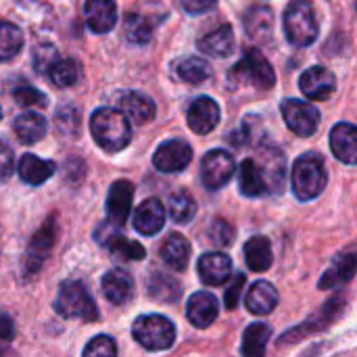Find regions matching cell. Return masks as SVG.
I'll return each instance as SVG.
<instances>
[{
  "label": "cell",
  "instance_id": "603a6c76",
  "mask_svg": "<svg viewBox=\"0 0 357 357\" xmlns=\"http://www.w3.org/2000/svg\"><path fill=\"white\" fill-rule=\"evenodd\" d=\"M234 46H236L234 29L228 23L215 27L213 31L205 33L199 40V50L205 52V54H209V56H218V59H224V56L232 54Z\"/></svg>",
  "mask_w": 357,
  "mask_h": 357
},
{
  "label": "cell",
  "instance_id": "7bdbcfd3",
  "mask_svg": "<svg viewBox=\"0 0 357 357\" xmlns=\"http://www.w3.org/2000/svg\"><path fill=\"white\" fill-rule=\"evenodd\" d=\"M245 282H247V276L245 274H234V278H232V282H230V287H228V291L224 295V305L228 310H236V305L241 301V291H243Z\"/></svg>",
  "mask_w": 357,
  "mask_h": 357
},
{
  "label": "cell",
  "instance_id": "9a60e30c",
  "mask_svg": "<svg viewBox=\"0 0 357 357\" xmlns=\"http://www.w3.org/2000/svg\"><path fill=\"white\" fill-rule=\"evenodd\" d=\"M117 102H119V111L126 113L136 123H149L157 115L155 100L140 90H128V92L119 94Z\"/></svg>",
  "mask_w": 357,
  "mask_h": 357
},
{
  "label": "cell",
  "instance_id": "277c9868",
  "mask_svg": "<svg viewBox=\"0 0 357 357\" xmlns=\"http://www.w3.org/2000/svg\"><path fill=\"white\" fill-rule=\"evenodd\" d=\"M54 310L61 318L67 320H86V322L98 320L96 303L82 280H65L59 287Z\"/></svg>",
  "mask_w": 357,
  "mask_h": 357
},
{
  "label": "cell",
  "instance_id": "1f68e13d",
  "mask_svg": "<svg viewBox=\"0 0 357 357\" xmlns=\"http://www.w3.org/2000/svg\"><path fill=\"white\" fill-rule=\"evenodd\" d=\"M182 287L178 280H174L172 276H165L161 272H155L149 280V295L157 301L163 303H176L180 299Z\"/></svg>",
  "mask_w": 357,
  "mask_h": 357
},
{
  "label": "cell",
  "instance_id": "4dcf8cb0",
  "mask_svg": "<svg viewBox=\"0 0 357 357\" xmlns=\"http://www.w3.org/2000/svg\"><path fill=\"white\" fill-rule=\"evenodd\" d=\"M155 25L140 13H128L123 17V36L130 44H149L153 40Z\"/></svg>",
  "mask_w": 357,
  "mask_h": 357
},
{
  "label": "cell",
  "instance_id": "8d00e7d4",
  "mask_svg": "<svg viewBox=\"0 0 357 357\" xmlns=\"http://www.w3.org/2000/svg\"><path fill=\"white\" fill-rule=\"evenodd\" d=\"M48 75L50 82L59 88H69L77 82L79 77V65L73 59H56L50 67H48Z\"/></svg>",
  "mask_w": 357,
  "mask_h": 357
},
{
  "label": "cell",
  "instance_id": "8fae6325",
  "mask_svg": "<svg viewBox=\"0 0 357 357\" xmlns=\"http://www.w3.org/2000/svg\"><path fill=\"white\" fill-rule=\"evenodd\" d=\"M299 88L310 100H328L337 90V79L326 67L314 65L301 73Z\"/></svg>",
  "mask_w": 357,
  "mask_h": 357
},
{
  "label": "cell",
  "instance_id": "9c48e42d",
  "mask_svg": "<svg viewBox=\"0 0 357 357\" xmlns=\"http://www.w3.org/2000/svg\"><path fill=\"white\" fill-rule=\"evenodd\" d=\"M192 161V146L182 138L165 140L157 146L153 155V165L163 174H176L190 165Z\"/></svg>",
  "mask_w": 357,
  "mask_h": 357
},
{
  "label": "cell",
  "instance_id": "4fadbf2b",
  "mask_svg": "<svg viewBox=\"0 0 357 357\" xmlns=\"http://www.w3.org/2000/svg\"><path fill=\"white\" fill-rule=\"evenodd\" d=\"M218 314H220V303L213 293L199 291V293L190 295L188 305H186V316L192 326L207 328L218 320Z\"/></svg>",
  "mask_w": 357,
  "mask_h": 357
},
{
  "label": "cell",
  "instance_id": "b9f144b4",
  "mask_svg": "<svg viewBox=\"0 0 357 357\" xmlns=\"http://www.w3.org/2000/svg\"><path fill=\"white\" fill-rule=\"evenodd\" d=\"M59 59V52L52 44H40L36 50H33V69L38 73H44L48 71V67Z\"/></svg>",
  "mask_w": 357,
  "mask_h": 357
},
{
  "label": "cell",
  "instance_id": "7402d4cb",
  "mask_svg": "<svg viewBox=\"0 0 357 357\" xmlns=\"http://www.w3.org/2000/svg\"><path fill=\"white\" fill-rule=\"evenodd\" d=\"M356 274V251L349 249L347 253H341L335 264L324 272V276L320 278L318 287L322 291H333V289H339L343 284H347Z\"/></svg>",
  "mask_w": 357,
  "mask_h": 357
},
{
  "label": "cell",
  "instance_id": "ba28073f",
  "mask_svg": "<svg viewBox=\"0 0 357 357\" xmlns=\"http://www.w3.org/2000/svg\"><path fill=\"white\" fill-rule=\"evenodd\" d=\"M234 169H236L234 157L222 149H213L203 157L201 180L209 190H218L230 182V178L234 176Z\"/></svg>",
  "mask_w": 357,
  "mask_h": 357
},
{
  "label": "cell",
  "instance_id": "52a82bcc",
  "mask_svg": "<svg viewBox=\"0 0 357 357\" xmlns=\"http://www.w3.org/2000/svg\"><path fill=\"white\" fill-rule=\"evenodd\" d=\"M284 123L289 126V130L297 136L310 138L316 134L318 126H320V111L299 98H287L280 105Z\"/></svg>",
  "mask_w": 357,
  "mask_h": 357
},
{
  "label": "cell",
  "instance_id": "e0dca14e",
  "mask_svg": "<svg viewBox=\"0 0 357 357\" xmlns=\"http://www.w3.org/2000/svg\"><path fill=\"white\" fill-rule=\"evenodd\" d=\"M331 149L335 157L347 165H356L357 161V130L354 123L341 121L331 132Z\"/></svg>",
  "mask_w": 357,
  "mask_h": 357
},
{
  "label": "cell",
  "instance_id": "836d02e7",
  "mask_svg": "<svg viewBox=\"0 0 357 357\" xmlns=\"http://www.w3.org/2000/svg\"><path fill=\"white\" fill-rule=\"evenodd\" d=\"M176 73L186 84H203L205 79L211 77L213 69H211V65L205 59H201V56H188V59H184V61H180L176 65Z\"/></svg>",
  "mask_w": 357,
  "mask_h": 357
},
{
  "label": "cell",
  "instance_id": "ac0fdd59",
  "mask_svg": "<svg viewBox=\"0 0 357 357\" xmlns=\"http://www.w3.org/2000/svg\"><path fill=\"white\" fill-rule=\"evenodd\" d=\"M117 23L115 0H86V25L94 33H107Z\"/></svg>",
  "mask_w": 357,
  "mask_h": 357
},
{
  "label": "cell",
  "instance_id": "f6af8a7d",
  "mask_svg": "<svg viewBox=\"0 0 357 357\" xmlns=\"http://www.w3.org/2000/svg\"><path fill=\"white\" fill-rule=\"evenodd\" d=\"M218 0H182V6L186 13L190 15H201V13H207L215 6Z\"/></svg>",
  "mask_w": 357,
  "mask_h": 357
},
{
  "label": "cell",
  "instance_id": "d6a6232c",
  "mask_svg": "<svg viewBox=\"0 0 357 357\" xmlns=\"http://www.w3.org/2000/svg\"><path fill=\"white\" fill-rule=\"evenodd\" d=\"M23 48V29L10 21H0V63L15 59Z\"/></svg>",
  "mask_w": 357,
  "mask_h": 357
},
{
  "label": "cell",
  "instance_id": "2e32d148",
  "mask_svg": "<svg viewBox=\"0 0 357 357\" xmlns=\"http://www.w3.org/2000/svg\"><path fill=\"white\" fill-rule=\"evenodd\" d=\"M165 224V207L157 197H151L146 201L140 203V207L134 213V228L144 234V236H153L157 234Z\"/></svg>",
  "mask_w": 357,
  "mask_h": 357
},
{
  "label": "cell",
  "instance_id": "ee69618b",
  "mask_svg": "<svg viewBox=\"0 0 357 357\" xmlns=\"http://www.w3.org/2000/svg\"><path fill=\"white\" fill-rule=\"evenodd\" d=\"M13 167H15V155H13V149L0 140V182H6L13 174Z\"/></svg>",
  "mask_w": 357,
  "mask_h": 357
},
{
  "label": "cell",
  "instance_id": "60d3db41",
  "mask_svg": "<svg viewBox=\"0 0 357 357\" xmlns=\"http://www.w3.org/2000/svg\"><path fill=\"white\" fill-rule=\"evenodd\" d=\"M84 356L86 357H94V356H105V357H113L117 356V345L111 337H94L86 347H84Z\"/></svg>",
  "mask_w": 357,
  "mask_h": 357
},
{
  "label": "cell",
  "instance_id": "4316f807",
  "mask_svg": "<svg viewBox=\"0 0 357 357\" xmlns=\"http://www.w3.org/2000/svg\"><path fill=\"white\" fill-rule=\"evenodd\" d=\"M238 190H241V195H245L249 199H257V197L268 192L266 180L261 176V169H259L257 161L245 159L241 163V169H238Z\"/></svg>",
  "mask_w": 357,
  "mask_h": 357
},
{
  "label": "cell",
  "instance_id": "30bf717a",
  "mask_svg": "<svg viewBox=\"0 0 357 357\" xmlns=\"http://www.w3.org/2000/svg\"><path fill=\"white\" fill-rule=\"evenodd\" d=\"M220 107L213 98L209 96H199L190 102L188 111H186V121H188V128L199 134V136H205L209 132L215 130V126L220 123Z\"/></svg>",
  "mask_w": 357,
  "mask_h": 357
},
{
  "label": "cell",
  "instance_id": "3957f363",
  "mask_svg": "<svg viewBox=\"0 0 357 357\" xmlns=\"http://www.w3.org/2000/svg\"><path fill=\"white\" fill-rule=\"evenodd\" d=\"M284 33L293 46L305 48L318 40L320 23L310 0H293L284 10Z\"/></svg>",
  "mask_w": 357,
  "mask_h": 357
},
{
  "label": "cell",
  "instance_id": "6da1fadb",
  "mask_svg": "<svg viewBox=\"0 0 357 357\" xmlns=\"http://www.w3.org/2000/svg\"><path fill=\"white\" fill-rule=\"evenodd\" d=\"M90 132L96 144L107 153L123 151L132 140V126L119 109L100 107L90 117Z\"/></svg>",
  "mask_w": 357,
  "mask_h": 357
},
{
  "label": "cell",
  "instance_id": "cb8c5ba5",
  "mask_svg": "<svg viewBox=\"0 0 357 357\" xmlns=\"http://www.w3.org/2000/svg\"><path fill=\"white\" fill-rule=\"evenodd\" d=\"M56 172V163L48 159H40L38 155H23L19 161V178L29 186H40L50 180Z\"/></svg>",
  "mask_w": 357,
  "mask_h": 357
},
{
  "label": "cell",
  "instance_id": "f35d334b",
  "mask_svg": "<svg viewBox=\"0 0 357 357\" xmlns=\"http://www.w3.org/2000/svg\"><path fill=\"white\" fill-rule=\"evenodd\" d=\"M207 236H209V243L215 245V247H230L234 243V238H236V230H234V226L228 220L218 218L209 226Z\"/></svg>",
  "mask_w": 357,
  "mask_h": 357
},
{
  "label": "cell",
  "instance_id": "484cf974",
  "mask_svg": "<svg viewBox=\"0 0 357 357\" xmlns=\"http://www.w3.org/2000/svg\"><path fill=\"white\" fill-rule=\"evenodd\" d=\"M13 130L21 144H36L46 136L48 123H46L44 115H40L36 111H25L15 119Z\"/></svg>",
  "mask_w": 357,
  "mask_h": 357
},
{
  "label": "cell",
  "instance_id": "5bb4252c",
  "mask_svg": "<svg viewBox=\"0 0 357 357\" xmlns=\"http://www.w3.org/2000/svg\"><path fill=\"white\" fill-rule=\"evenodd\" d=\"M197 270L207 287H222L232 276V259L226 253H205L199 259Z\"/></svg>",
  "mask_w": 357,
  "mask_h": 357
},
{
  "label": "cell",
  "instance_id": "f546056e",
  "mask_svg": "<svg viewBox=\"0 0 357 357\" xmlns=\"http://www.w3.org/2000/svg\"><path fill=\"white\" fill-rule=\"evenodd\" d=\"M272 339V328L266 322H255L247 326L243 335V356L245 357H261L266 354V347Z\"/></svg>",
  "mask_w": 357,
  "mask_h": 357
},
{
  "label": "cell",
  "instance_id": "e575fe53",
  "mask_svg": "<svg viewBox=\"0 0 357 357\" xmlns=\"http://www.w3.org/2000/svg\"><path fill=\"white\" fill-rule=\"evenodd\" d=\"M169 215L176 224H188L197 215V201L184 188L169 197Z\"/></svg>",
  "mask_w": 357,
  "mask_h": 357
},
{
  "label": "cell",
  "instance_id": "ab89813d",
  "mask_svg": "<svg viewBox=\"0 0 357 357\" xmlns=\"http://www.w3.org/2000/svg\"><path fill=\"white\" fill-rule=\"evenodd\" d=\"M13 98L21 107H44L48 98L33 86H17L13 90Z\"/></svg>",
  "mask_w": 357,
  "mask_h": 357
},
{
  "label": "cell",
  "instance_id": "5b68a950",
  "mask_svg": "<svg viewBox=\"0 0 357 357\" xmlns=\"http://www.w3.org/2000/svg\"><path fill=\"white\" fill-rule=\"evenodd\" d=\"M132 335L146 351H165L176 341V326L165 316L149 314L136 318Z\"/></svg>",
  "mask_w": 357,
  "mask_h": 357
},
{
  "label": "cell",
  "instance_id": "ffe728a7",
  "mask_svg": "<svg viewBox=\"0 0 357 357\" xmlns=\"http://www.w3.org/2000/svg\"><path fill=\"white\" fill-rule=\"evenodd\" d=\"M243 23H245V31L251 40L268 42L274 33V10L266 4L251 6L245 13Z\"/></svg>",
  "mask_w": 357,
  "mask_h": 357
},
{
  "label": "cell",
  "instance_id": "d590c367",
  "mask_svg": "<svg viewBox=\"0 0 357 357\" xmlns=\"http://www.w3.org/2000/svg\"><path fill=\"white\" fill-rule=\"evenodd\" d=\"M52 245H54V224H52V220H48L46 224H44V228L31 238V243H29V255H27V261H33V270L38 268V266H42V259H44V255L52 249Z\"/></svg>",
  "mask_w": 357,
  "mask_h": 357
},
{
  "label": "cell",
  "instance_id": "74e56055",
  "mask_svg": "<svg viewBox=\"0 0 357 357\" xmlns=\"http://www.w3.org/2000/svg\"><path fill=\"white\" fill-rule=\"evenodd\" d=\"M107 247H109L111 255H113L115 259H121V261H140V259L146 257V249H144L140 243L130 241V238L119 236V234L113 236L111 243H109Z\"/></svg>",
  "mask_w": 357,
  "mask_h": 357
},
{
  "label": "cell",
  "instance_id": "83f0119b",
  "mask_svg": "<svg viewBox=\"0 0 357 357\" xmlns=\"http://www.w3.org/2000/svg\"><path fill=\"white\" fill-rule=\"evenodd\" d=\"M245 259L253 272H266L272 268L274 253L272 243L266 236H253L245 243Z\"/></svg>",
  "mask_w": 357,
  "mask_h": 357
},
{
  "label": "cell",
  "instance_id": "8992f818",
  "mask_svg": "<svg viewBox=\"0 0 357 357\" xmlns=\"http://www.w3.org/2000/svg\"><path fill=\"white\" fill-rule=\"evenodd\" d=\"M230 79L234 84H251L257 90H272L276 86L274 69L257 48H249L245 52V56L232 67Z\"/></svg>",
  "mask_w": 357,
  "mask_h": 357
},
{
  "label": "cell",
  "instance_id": "d4e9b609",
  "mask_svg": "<svg viewBox=\"0 0 357 357\" xmlns=\"http://www.w3.org/2000/svg\"><path fill=\"white\" fill-rule=\"evenodd\" d=\"M245 305L255 316H268L278 305V291L268 280H257L249 289V293L245 297Z\"/></svg>",
  "mask_w": 357,
  "mask_h": 357
},
{
  "label": "cell",
  "instance_id": "d6986e66",
  "mask_svg": "<svg viewBox=\"0 0 357 357\" xmlns=\"http://www.w3.org/2000/svg\"><path fill=\"white\" fill-rule=\"evenodd\" d=\"M102 295L113 305H126L134 297V278L126 270H109L102 276Z\"/></svg>",
  "mask_w": 357,
  "mask_h": 357
},
{
  "label": "cell",
  "instance_id": "bcb514c9",
  "mask_svg": "<svg viewBox=\"0 0 357 357\" xmlns=\"http://www.w3.org/2000/svg\"><path fill=\"white\" fill-rule=\"evenodd\" d=\"M15 337V326L10 316L0 314V341H10Z\"/></svg>",
  "mask_w": 357,
  "mask_h": 357
},
{
  "label": "cell",
  "instance_id": "7c38bea8",
  "mask_svg": "<svg viewBox=\"0 0 357 357\" xmlns=\"http://www.w3.org/2000/svg\"><path fill=\"white\" fill-rule=\"evenodd\" d=\"M134 201V184L130 180H117L109 188L107 197V215L109 222L115 226H123L130 218Z\"/></svg>",
  "mask_w": 357,
  "mask_h": 357
},
{
  "label": "cell",
  "instance_id": "44dd1931",
  "mask_svg": "<svg viewBox=\"0 0 357 357\" xmlns=\"http://www.w3.org/2000/svg\"><path fill=\"white\" fill-rule=\"evenodd\" d=\"M261 176L266 180L268 192H282L284 180H287V161L284 155L278 149H266L261 151Z\"/></svg>",
  "mask_w": 357,
  "mask_h": 357
},
{
  "label": "cell",
  "instance_id": "7a4b0ae2",
  "mask_svg": "<svg viewBox=\"0 0 357 357\" xmlns=\"http://www.w3.org/2000/svg\"><path fill=\"white\" fill-rule=\"evenodd\" d=\"M291 182H293V192L299 201H312L320 197L328 182L324 159L318 153L301 155L293 163Z\"/></svg>",
  "mask_w": 357,
  "mask_h": 357
},
{
  "label": "cell",
  "instance_id": "f1b7e54d",
  "mask_svg": "<svg viewBox=\"0 0 357 357\" xmlns=\"http://www.w3.org/2000/svg\"><path fill=\"white\" fill-rule=\"evenodd\" d=\"M161 257L176 272H184L188 268V259H190L188 241L182 234H169L161 247Z\"/></svg>",
  "mask_w": 357,
  "mask_h": 357
},
{
  "label": "cell",
  "instance_id": "7dc6e473",
  "mask_svg": "<svg viewBox=\"0 0 357 357\" xmlns=\"http://www.w3.org/2000/svg\"><path fill=\"white\" fill-rule=\"evenodd\" d=\"M0 119H2V109H0Z\"/></svg>",
  "mask_w": 357,
  "mask_h": 357
}]
</instances>
